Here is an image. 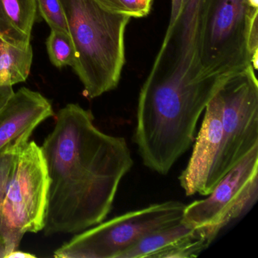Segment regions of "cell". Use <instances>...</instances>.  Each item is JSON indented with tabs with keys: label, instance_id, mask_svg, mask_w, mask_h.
<instances>
[{
	"label": "cell",
	"instance_id": "obj_1",
	"mask_svg": "<svg viewBox=\"0 0 258 258\" xmlns=\"http://www.w3.org/2000/svg\"><path fill=\"white\" fill-rule=\"evenodd\" d=\"M41 147L49 177L45 235L78 234L102 223L134 166L126 140L96 127L90 110L71 103Z\"/></svg>",
	"mask_w": 258,
	"mask_h": 258
},
{
	"label": "cell",
	"instance_id": "obj_2",
	"mask_svg": "<svg viewBox=\"0 0 258 258\" xmlns=\"http://www.w3.org/2000/svg\"><path fill=\"white\" fill-rule=\"evenodd\" d=\"M76 52L72 69L95 99L117 88L125 64V31L131 16L112 13L95 0H60Z\"/></svg>",
	"mask_w": 258,
	"mask_h": 258
},
{
	"label": "cell",
	"instance_id": "obj_3",
	"mask_svg": "<svg viewBox=\"0 0 258 258\" xmlns=\"http://www.w3.org/2000/svg\"><path fill=\"white\" fill-rule=\"evenodd\" d=\"M258 0H203L199 53L204 72L226 81L257 69Z\"/></svg>",
	"mask_w": 258,
	"mask_h": 258
},
{
	"label": "cell",
	"instance_id": "obj_4",
	"mask_svg": "<svg viewBox=\"0 0 258 258\" xmlns=\"http://www.w3.org/2000/svg\"><path fill=\"white\" fill-rule=\"evenodd\" d=\"M49 188L47 166L41 147L34 141L28 142L15 155L3 204L6 258L17 250L25 233L43 230Z\"/></svg>",
	"mask_w": 258,
	"mask_h": 258
},
{
	"label": "cell",
	"instance_id": "obj_5",
	"mask_svg": "<svg viewBox=\"0 0 258 258\" xmlns=\"http://www.w3.org/2000/svg\"><path fill=\"white\" fill-rule=\"evenodd\" d=\"M185 204L168 201L130 211L75 235L54 252L57 258H119L146 235L179 223Z\"/></svg>",
	"mask_w": 258,
	"mask_h": 258
},
{
	"label": "cell",
	"instance_id": "obj_6",
	"mask_svg": "<svg viewBox=\"0 0 258 258\" xmlns=\"http://www.w3.org/2000/svg\"><path fill=\"white\" fill-rule=\"evenodd\" d=\"M255 71L249 66L229 78L217 93L223 128L218 182L258 146V81Z\"/></svg>",
	"mask_w": 258,
	"mask_h": 258
},
{
	"label": "cell",
	"instance_id": "obj_7",
	"mask_svg": "<svg viewBox=\"0 0 258 258\" xmlns=\"http://www.w3.org/2000/svg\"><path fill=\"white\" fill-rule=\"evenodd\" d=\"M185 206L182 220L194 227L211 226L220 232L256 203L258 146L232 168L208 195Z\"/></svg>",
	"mask_w": 258,
	"mask_h": 258
},
{
	"label": "cell",
	"instance_id": "obj_8",
	"mask_svg": "<svg viewBox=\"0 0 258 258\" xmlns=\"http://www.w3.org/2000/svg\"><path fill=\"white\" fill-rule=\"evenodd\" d=\"M222 142L221 107L216 93L205 108L191 158L179 177L186 196H208L218 183L217 170Z\"/></svg>",
	"mask_w": 258,
	"mask_h": 258
},
{
	"label": "cell",
	"instance_id": "obj_9",
	"mask_svg": "<svg viewBox=\"0 0 258 258\" xmlns=\"http://www.w3.org/2000/svg\"><path fill=\"white\" fill-rule=\"evenodd\" d=\"M217 236L210 226L194 227L182 220L146 235L119 258L196 257Z\"/></svg>",
	"mask_w": 258,
	"mask_h": 258
},
{
	"label": "cell",
	"instance_id": "obj_10",
	"mask_svg": "<svg viewBox=\"0 0 258 258\" xmlns=\"http://www.w3.org/2000/svg\"><path fill=\"white\" fill-rule=\"evenodd\" d=\"M52 116V104L41 93L25 87L14 93L0 110V155L26 144L36 127Z\"/></svg>",
	"mask_w": 258,
	"mask_h": 258
},
{
	"label": "cell",
	"instance_id": "obj_11",
	"mask_svg": "<svg viewBox=\"0 0 258 258\" xmlns=\"http://www.w3.org/2000/svg\"><path fill=\"white\" fill-rule=\"evenodd\" d=\"M37 13V0H0V39L13 44L31 43Z\"/></svg>",
	"mask_w": 258,
	"mask_h": 258
},
{
	"label": "cell",
	"instance_id": "obj_12",
	"mask_svg": "<svg viewBox=\"0 0 258 258\" xmlns=\"http://www.w3.org/2000/svg\"><path fill=\"white\" fill-rule=\"evenodd\" d=\"M33 49L31 43L13 44L0 39V81L14 86L25 82L31 72Z\"/></svg>",
	"mask_w": 258,
	"mask_h": 258
},
{
	"label": "cell",
	"instance_id": "obj_13",
	"mask_svg": "<svg viewBox=\"0 0 258 258\" xmlns=\"http://www.w3.org/2000/svg\"><path fill=\"white\" fill-rule=\"evenodd\" d=\"M46 49L51 63L55 67L72 68L75 64L76 52L70 34L51 30L46 40Z\"/></svg>",
	"mask_w": 258,
	"mask_h": 258
},
{
	"label": "cell",
	"instance_id": "obj_14",
	"mask_svg": "<svg viewBox=\"0 0 258 258\" xmlns=\"http://www.w3.org/2000/svg\"><path fill=\"white\" fill-rule=\"evenodd\" d=\"M37 10L52 31L69 34L66 12L60 0H37Z\"/></svg>",
	"mask_w": 258,
	"mask_h": 258
},
{
	"label": "cell",
	"instance_id": "obj_15",
	"mask_svg": "<svg viewBox=\"0 0 258 258\" xmlns=\"http://www.w3.org/2000/svg\"><path fill=\"white\" fill-rule=\"evenodd\" d=\"M102 8L132 18H143L149 15L152 9L150 0H95Z\"/></svg>",
	"mask_w": 258,
	"mask_h": 258
},
{
	"label": "cell",
	"instance_id": "obj_16",
	"mask_svg": "<svg viewBox=\"0 0 258 258\" xmlns=\"http://www.w3.org/2000/svg\"><path fill=\"white\" fill-rule=\"evenodd\" d=\"M19 148L7 151L0 155V236H2L3 232V204L15 155Z\"/></svg>",
	"mask_w": 258,
	"mask_h": 258
},
{
	"label": "cell",
	"instance_id": "obj_17",
	"mask_svg": "<svg viewBox=\"0 0 258 258\" xmlns=\"http://www.w3.org/2000/svg\"><path fill=\"white\" fill-rule=\"evenodd\" d=\"M14 93L13 86L4 84L0 81V110L4 108Z\"/></svg>",
	"mask_w": 258,
	"mask_h": 258
},
{
	"label": "cell",
	"instance_id": "obj_18",
	"mask_svg": "<svg viewBox=\"0 0 258 258\" xmlns=\"http://www.w3.org/2000/svg\"><path fill=\"white\" fill-rule=\"evenodd\" d=\"M31 258L35 257L34 255L31 254V253H28V252L21 251V250H16L10 253V254L7 256V258Z\"/></svg>",
	"mask_w": 258,
	"mask_h": 258
},
{
	"label": "cell",
	"instance_id": "obj_19",
	"mask_svg": "<svg viewBox=\"0 0 258 258\" xmlns=\"http://www.w3.org/2000/svg\"><path fill=\"white\" fill-rule=\"evenodd\" d=\"M7 256V249H6V243L4 238L0 236V258H6Z\"/></svg>",
	"mask_w": 258,
	"mask_h": 258
},
{
	"label": "cell",
	"instance_id": "obj_20",
	"mask_svg": "<svg viewBox=\"0 0 258 258\" xmlns=\"http://www.w3.org/2000/svg\"><path fill=\"white\" fill-rule=\"evenodd\" d=\"M150 1H152V0H150Z\"/></svg>",
	"mask_w": 258,
	"mask_h": 258
}]
</instances>
